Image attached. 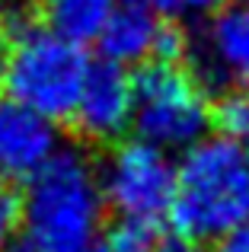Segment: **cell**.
I'll return each mask as SVG.
<instances>
[{"instance_id": "obj_13", "label": "cell", "mask_w": 249, "mask_h": 252, "mask_svg": "<svg viewBox=\"0 0 249 252\" xmlns=\"http://www.w3.org/2000/svg\"><path fill=\"white\" fill-rule=\"evenodd\" d=\"M19 230H23V198L10 189V182L0 179V252L13 240H19Z\"/></svg>"}, {"instance_id": "obj_6", "label": "cell", "mask_w": 249, "mask_h": 252, "mask_svg": "<svg viewBox=\"0 0 249 252\" xmlns=\"http://www.w3.org/2000/svg\"><path fill=\"white\" fill-rule=\"evenodd\" d=\"M102 58L119 67H147L154 61H176L188 51L186 38L160 16V10L144 0H122L106 32L96 42Z\"/></svg>"}, {"instance_id": "obj_1", "label": "cell", "mask_w": 249, "mask_h": 252, "mask_svg": "<svg viewBox=\"0 0 249 252\" xmlns=\"http://www.w3.org/2000/svg\"><path fill=\"white\" fill-rule=\"evenodd\" d=\"M249 220V150L220 134L205 137L176 163L169 223L182 243H220Z\"/></svg>"}, {"instance_id": "obj_3", "label": "cell", "mask_w": 249, "mask_h": 252, "mask_svg": "<svg viewBox=\"0 0 249 252\" xmlns=\"http://www.w3.org/2000/svg\"><path fill=\"white\" fill-rule=\"evenodd\" d=\"M93 64L83 45L51 26L19 19L3 32L0 48V86L6 96L26 102L29 109L55 118H70Z\"/></svg>"}, {"instance_id": "obj_17", "label": "cell", "mask_w": 249, "mask_h": 252, "mask_svg": "<svg viewBox=\"0 0 249 252\" xmlns=\"http://www.w3.org/2000/svg\"><path fill=\"white\" fill-rule=\"evenodd\" d=\"M83 252H112V249H109V243H93V246L83 249Z\"/></svg>"}, {"instance_id": "obj_11", "label": "cell", "mask_w": 249, "mask_h": 252, "mask_svg": "<svg viewBox=\"0 0 249 252\" xmlns=\"http://www.w3.org/2000/svg\"><path fill=\"white\" fill-rule=\"evenodd\" d=\"M182 243V240H179ZM179 243L166 240L160 220H122L115 227L109 249L112 252H179Z\"/></svg>"}, {"instance_id": "obj_2", "label": "cell", "mask_w": 249, "mask_h": 252, "mask_svg": "<svg viewBox=\"0 0 249 252\" xmlns=\"http://www.w3.org/2000/svg\"><path fill=\"white\" fill-rule=\"evenodd\" d=\"M99 169L80 150H61L26 182L19 252H83L106 217Z\"/></svg>"}, {"instance_id": "obj_18", "label": "cell", "mask_w": 249, "mask_h": 252, "mask_svg": "<svg viewBox=\"0 0 249 252\" xmlns=\"http://www.w3.org/2000/svg\"><path fill=\"white\" fill-rule=\"evenodd\" d=\"M29 3H48V0H29Z\"/></svg>"}, {"instance_id": "obj_14", "label": "cell", "mask_w": 249, "mask_h": 252, "mask_svg": "<svg viewBox=\"0 0 249 252\" xmlns=\"http://www.w3.org/2000/svg\"><path fill=\"white\" fill-rule=\"evenodd\" d=\"M220 252H249V220H243L230 236L220 240Z\"/></svg>"}, {"instance_id": "obj_5", "label": "cell", "mask_w": 249, "mask_h": 252, "mask_svg": "<svg viewBox=\"0 0 249 252\" xmlns=\"http://www.w3.org/2000/svg\"><path fill=\"white\" fill-rule=\"evenodd\" d=\"M106 204L122 220H160L176 195V163L147 141H122L99 166Z\"/></svg>"}, {"instance_id": "obj_10", "label": "cell", "mask_w": 249, "mask_h": 252, "mask_svg": "<svg viewBox=\"0 0 249 252\" xmlns=\"http://www.w3.org/2000/svg\"><path fill=\"white\" fill-rule=\"evenodd\" d=\"M122 0H48V26L70 42H99Z\"/></svg>"}, {"instance_id": "obj_4", "label": "cell", "mask_w": 249, "mask_h": 252, "mask_svg": "<svg viewBox=\"0 0 249 252\" xmlns=\"http://www.w3.org/2000/svg\"><path fill=\"white\" fill-rule=\"evenodd\" d=\"M214 122L205 83L176 61H154L134 80V131L141 141L166 150L195 147Z\"/></svg>"}, {"instance_id": "obj_12", "label": "cell", "mask_w": 249, "mask_h": 252, "mask_svg": "<svg viewBox=\"0 0 249 252\" xmlns=\"http://www.w3.org/2000/svg\"><path fill=\"white\" fill-rule=\"evenodd\" d=\"M214 118L227 137L240 141L249 150V90H230L220 99Z\"/></svg>"}, {"instance_id": "obj_15", "label": "cell", "mask_w": 249, "mask_h": 252, "mask_svg": "<svg viewBox=\"0 0 249 252\" xmlns=\"http://www.w3.org/2000/svg\"><path fill=\"white\" fill-rule=\"evenodd\" d=\"M233 3V0H182V6H188V10H201V13H214L220 10V6Z\"/></svg>"}, {"instance_id": "obj_7", "label": "cell", "mask_w": 249, "mask_h": 252, "mask_svg": "<svg viewBox=\"0 0 249 252\" xmlns=\"http://www.w3.org/2000/svg\"><path fill=\"white\" fill-rule=\"evenodd\" d=\"M188 55L201 83L249 90V3L214 10L188 45Z\"/></svg>"}, {"instance_id": "obj_9", "label": "cell", "mask_w": 249, "mask_h": 252, "mask_svg": "<svg viewBox=\"0 0 249 252\" xmlns=\"http://www.w3.org/2000/svg\"><path fill=\"white\" fill-rule=\"evenodd\" d=\"M70 118L93 144H112L134 128V80L128 70L112 61L93 64Z\"/></svg>"}, {"instance_id": "obj_8", "label": "cell", "mask_w": 249, "mask_h": 252, "mask_svg": "<svg viewBox=\"0 0 249 252\" xmlns=\"http://www.w3.org/2000/svg\"><path fill=\"white\" fill-rule=\"evenodd\" d=\"M61 154L55 118L29 109L13 96H0V179L29 182Z\"/></svg>"}, {"instance_id": "obj_16", "label": "cell", "mask_w": 249, "mask_h": 252, "mask_svg": "<svg viewBox=\"0 0 249 252\" xmlns=\"http://www.w3.org/2000/svg\"><path fill=\"white\" fill-rule=\"evenodd\" d=\"M144 3H150V6H156V10H169V6H176V3H182V0H144Z\"/></svg>"}]
</instances>
